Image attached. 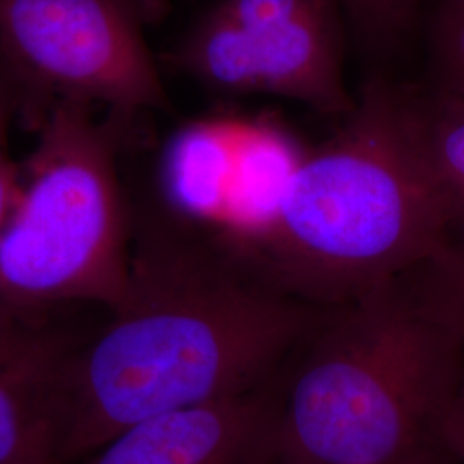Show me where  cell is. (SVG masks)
<instances>
[{
    "label": "cell",
    "mask_w": 464,
    "mask_h": 464,
    "mask_svg": "<svg viewBox=\"0 0 464 464\" xmlns=\"http://www.w3.org/2000/svg\"><path fill=\"white\" fill-rule=\"evenodd\" d=\"M331 310L285 295L218 234L150 210L124 299L74 354L61 463L143 420L258 391Z\"/></svg>",
    "instance_id": "obj_1"
},
{
    "label": "cell",
    "mask_w": 464,
    "mask_h": 464,
    "mask_svg": "<svg viewBox=\"0 0 464 464\" xmlns=\"http://www.w3.org/2000/svg\"><path fill=\"white\" fill-rule=\"evenodd\" d=\"M218 236L285 295L337 308L437 256L454 220L402 88L375 76L339 133L289 170L268 214Z\"/></svg>",
    "instance_id": "obj_2"
},
{
    "label": "cell",
    "mask_w": 464,
    "mask_h": 464,
    "mask_svg": "<svg viewBox=\"0 0 464 464\" xmlns=\"http://www.w3.org/2000/svg\"><path fill=\"white\" fill-rule=\"evenodd\" d=\"M279 406L274 464H415L459 391L464 339L402 276L332 308Z\"/></svg>",
    "instance_id": "obj_3"
},
{
    "label": "cell",
    "mask_w": 464,
    "mask_h": 464,
    "mask_svg": "<svg viewBox=\"0 0 464 464\" xmlns=\"http://www.w3.org/2000/svg\"><path fill=\"white\" fill-rule=\"evenodd\" d=\"M133 116L57 100L21 164L16 203L0 234V299L24 310L99 304L112 312L130 282L134 218L117 172Z\"/></svg>",
    "instance_id": "obj_4"
},
{
    "label": "cell",
    "mask_w": 464,
    "mask_h": 464,
    "mask_svg": "<svg viewBox=\"0 0 464 464\" xmlns=\"http://www.w3.org/2000/svg\"><path fill=\"white\" fill-rule=\"evenodd\" d=\"M143 21V0H0V61L23 100L44 107L76 100L126 116L167 109Z\"/></svg>",
    "instance_id": "obj_5"
},
{
    "label": "cell",
    "mask_w": 464,
    "mask_h": 464,
    "mask_svg": "<svg viewBox=\"0 0 464 464\" xmlns=\"http://www.w3.org/2000/svg\"><path fill=\"white\" fill-rule=\"evenodd\" d=\"M339 0H217L170 55L198 83L232 95H276L325 116L354 109L343 76Z\"/></svg>",
    "instance_id": "obj_6"
},
{
    "label": "cell",
    "mask_w": 464,
    "mask_h": 464,
    "mask_svg": "<svg viewBox=\"0 0 464 464\" xmlns=\"http://www.w3.org/2000/svg\"><path fill=\"white\" fill-rule=\"evenodd\" d=\"M52 312L0 299V464H59L76 341Z\"/></svg>",
    "instance_id": "obj_7"
},
{
    "label": "cell",
    "mask_w": 464,
    "mask_h": 464,
    "mask_svg": "<svg viewBox=\"0 0 464 464\" xmlns=\"http://www.w3.org/2000/svg\"><path fill=\"white\" fill-rule=\"evenodd\" d=\"M279 406L258 389L155 416L61 464H274Z\"/></svg>",
    "instance_id": "obj_8"
},
{
    "label": "cell",
    "mask_w": 464,
    "mask_h": 464,
    "mask_svg": "<svg viewBox=\"0 0 464 464\" xmlns=\"http://www.w3.org/2000/svg\"><path fill=\"white\" fill-rule=\"evenodd\" d=\"M402 97L418 147L450 208L454 236H464V97L435 84L402 88Z\"/></svg>",
    "instance_id": "obj_9"
},
{
    "label": "cell",
    "mask_w": 464,
    "mask_h": 464,
    "mask_svg": "<svg viewBox=\"0 0 464 464\" xmlns=\"http://www.w3.org/2000/svg\"><path fill=\"white\" fill-rule=\"evenodd\" d=\"M433 315L464 339V236L404 276Z\"/></svg>",
    "instance_id": "obj_10"
},
{
    "label": "cell",
    "mask_w": 464,
    "mask_h": 464,
    "mask_svg": "<svg viewBox=\"0 0 464 464\" xmlns=\"http://www.w3.org/2000/svg\"><path fill=\"white\" fill-rule=\"evenodd\" d=\"M356 42L373 55L401 49L415 30L420 0H339Z\"/></svg>",
    "instance_id": "obj_11"
},
{
    "label": "cell",
    "mask_w": 464,
    "mask_h": 464,
    "mask_svg": "<svg viewBox=\"0 0 464 464\" xmlns=\"http://www.w3.org/2000/svg\"><path fill=\"white\" fill-rule=\"evenodd\" d=\"M435 86L464 97V0H440L431 30Z\"/></svg>",
    "instance_id": "obj_12"
},
{
    "label": "cell",
    "mask_w": 464,
    "mask_h": 464,
    "mask_svg": "<svg viewBox=\"0 0 464 464\" xmlns=\"http://www.w3.org/2000/svg\"><path fill=\"white\" fill-rule=\"evenodd\" d=\"M21 102L17 84L0 61V234L13 212L21 183V166L14 162L9 145L13 119Z\"/></svg>",
    "instance_id": "obj_13"
},
{
    "label": "cell",
    "mask_w": 464,
    "mask_h": 464,
    "mask_svg": "<svg viewBox=\"0 0 464 464\" xmlns=\"http://www.w3.org/2000/svg\"><path fill=\"white\" fill-rule=\"evenodd\" d=\"M437 437L458 461L464 463V389H459L456 398L449 404L439 423Z\"/></svg>",
    "instance_id": "obj_14"
},
{
    "label": "cell",
    "mask_w": 464,
    "mask_h": 464,
    "mask_svg": "<svg viewBox=\"0 0 464 464\" xmlns=\"http://www.w3.org/2000/svg\"><path fill=\"white\" fill-rule=\"evenodd\" d=\"M415 464H433V463H431L430 458H425V459H421V461H418V463H415ZM458 464H464V463H461V461H458Z\"/></svg>",
    "instance_id": "obj_15"
}]
</instances>
